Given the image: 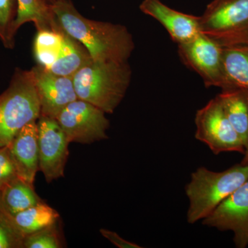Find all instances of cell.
<instances>
[{"label":"cell","instance_id":"obj_1","mask_svg":"<svg viewBox=\"0 0 248 248\" xmlns=\"http://www.w3.org/2000/svg\"><path fill=\"white\" fill-rule=\"evenodd\" d=\"M49 6L59 27L84 46L93 61L128 62L135 42L125 26L88 19L71 0H57Z\"/></svg>","mask_w":248,"mask_h":248},{"label":"cell","instance_id":"obj_2","mask_svg":"<svg viewBox=\"0 0 248 248\" xmlns=\"http://www.w3.org/2000/svg\"><path fill=\"white\" fill-rule=\"evenodd\" d=\"M132 79L128 62L93 61L73 77L78 99L112 114L126 94Z\"/></svg>","mask_w":248,"mask_h":248},{"label":"cell","instance_id":"obj_3","mask_svg":"<svg viewBox=\"0 0 248 248\" xmlns=\"http://www.w3.org/2000/svg\"><path fill=\"white\" fill-rule=\"evenodd\" d=\"M248 181V165H236L222 172L198 168L186 185L189 200L187 221L195 224L209 216L217 207Z\"/></svg>","mask_w":248,"mask_h":248},{"label":"cell","instance_id":"obj_4","mask_svg":"<svg viewBox=\"0 0 248 248\" xmlns=\"http://www.w3.org/2000/svg\"><path fill=\"white\" fill-rule=\"evenodd\" d=\"M41 115L32 70L17 68L9 87L0 94V147L9 145L27 124Z\"/></svg>","mask_w":248,"mask_h":248},{"label":"cell","instance_id":"obj_5","mask_svg":"<svg viewBox=\"0 0 248 248\" xmlns=\"http://www.w3.org/2000/svg\"><path fill=\"white\" fill-rule=\"evenodd\" d=\"M200 25L201 32L221 47L248 44V0H213Z\"/></svg>","mask_w":248,"mask_h":248},{"label":"cell","instance_id":"obj_6","mask_svg":"<svg viewBox=\"0 0 248 248\" xmlns=\"http://www.w3.org/2000/svg\"><path fill=\"white\" fill-rule=\"evenodd\" d=\"M195 125V138L207 145L214 154L228 152L244 154V143L227 118L217 96L197 110Z\"/></svg>","mask_w":248,"mask_h":248},{"label":"cell","instance_id":"obj_7","mask_svg":"<svg viewBox=\"0 0 248 248\" xmlns=\"http://www.w3.org/2000/svg\"><path fill=\"white\" fill-rule=\"evenodd\" d=\"M55 120L70 143L90 144L108 138L110 122L105 112L86 101L76 99L63 109Z\"/></svg>","mask_w":248,"mask_h":248},{"label":"cell","instance_id":"obj_8","mask_svg":"<svg viewBox=\"0 0 248 248\" xmlns=\"http://www.w3.org/2000/svg\"><path fill=\"white\" fill-rule=\"evenodd\" d=\"M178 53L183 63L202 78L206 87L223 89V47L201 32L192 40L178 45Z\"/></svg>","mask_w":248,"mask_h":248},{"label":"cell","instance_id":"obj_9","mask_svg":"<svg viewBox=\"0 0 248 248\" xmlns=\"http://www.w3.org/2000/svg\"><path fill=\"white\" fill-rule=\"evenodd\" d=\"M37 128L40 170L50 183L64 176L70 142L55 119L41 116Z\"/></svg>","mask_w":248,"mask_h":248},{"label":"cell","instance_id":"obj_10","mask_svg":"<svg viewBox=\"0 0 248 248\" xmlns=\"http://www.w3.org/2000/svg\"><path fill=\"white\" fill-rule=\"evenodd\" d=\"M202 224L218 231L232 232L236 247H248V181L202 220Z\"/></svg>","mask_w":248,"mask_h":248},{"label":"cell","instance_id":"obj_11","mask_svg":"<svg viewBox=\"0 0 248 248\" xmlns=\"http://www.w3.org/2000/svg\"><path fill=\"white\" fill-rule=\"evenodd\" d=\"M31 70L40 99V117L55 119L68 104L78 99L73 78L59 76L38 65Z\"/></svg>","mask_w":248,"mask_h":248},{"label":"cell","instance_id":"obj_12","mask_svg":"<svg viewBox=\"0 0 248 248\" xmlns=\"http://www.w3.org/2000/svg\"><path fill=\"white\" fill-rule=\"evenodd\" d=\"M140 9L158 21L177 45L188 42L201 33L200 16L171 9L161 0H143Z\"/></svg>","mask_w":248,"mask_h":248},{"label":"cell","instance_id":"obj_13","mask_svg":"<svg viewBox=\"0 0 248 248\" xmlns=\"http://www.w3.org/2000/svg\"><path fill=\"white\" fill-rule=\"evenodd\" d=\"M8 146L17 177L33 186L40 170L37 120L27 124Z\"/></svg>","mask_w":248,"mask_h":248},{"label":"cell","instance_id":"obj_14","mask_svg":"<svg viewBox=\"0 0 248 248\" xmlns=\"http://www.w3.org/2000/svg\"><path fill=\"white\" fill-rule=\"evenodd\" d=\"M223 89L248 91V44L223 47Z\"/></svg>","mask_w":248,"mask_h":248},{"label":"cell","instance_id":"obj_15","mask_svg":"<svg viewBox=\"0 0 248 248\" xmlns=\"http://www.w3.org/2000/svg\"><path fill=\"white\" fill-rule=\"evenodd\" d=\"M227 118L246 148L248 143V101L245 90H221L217 96Z\"/></svg>","mask_w":248,"mask_h":248},{"label":"cell","instance_id":"obj_16","mask_svg":"<svg viewBox=\"0 0 248 248\" xmlns=\"http://www.w3.org/2000/svg\"><path fill=\"white\" fill-rule=\"evenodd\" d=\"M93 61L84 46L64 32L61 51L48 71L59 76L73 78L77 72Z\"/></svg>","mask_w":248,"mask_h":248},{"label":"cell","instance_id":"obj_17","mask_svg":"<svg viewBox=\"0 0 248 248\" xmlns=\"http://www.w3.org/2000/svg\"><path fill=\"white\" fill-rule=\"evenodd\" d=\"M42 202L34 186L16 177L0 190V205L6 213L14 216Z\"/></svg>","mask_w":248,"mask_h":248},{"label":"cell","instance_id":"obj_18","mask_svg":"<svg viewBox=\"0 0 248 248\" xmlns=\"http://www.w3.org/2000/svg\"><path fill=\"white\" fill-rule=\"evenodd\" d=\"M18 14L16 19V31L29 22L35 24L37 31H62L55 21L48 5L42 0H17Z\"/></svg>","mask_w":248,"mask_h":248},{"label":"cell","instance_id":"obj_19","mask_svg":"<svg viewBox=\"0 0 248 248\" xmlns=\"http://www.w3.org/2000/svg\"><path fill=\"white\" fill-rule=\"evenodd\" d=\"M12 217L16 226L26 236L56 223L60 214L42 201Z\"/></svg>","mask_w":248,"mask_h":248},{"label":"cell","instance_id":"obj_20","mask_svg":"<svg viewBox=\"0 0 248 248\" xmlns=\"http://www.w3.org/2000/svg\"><path fill=\"white\" fill-rule=\"evenodd\" d=\"M64 31H38L33 42V53L38 66L48 70L61 51Z\"/></svg>","mask_w":248,"mask_h":248},{"label":"cell","instance_id":"obj_21","mask_svg":"<svg viewBox=\"0 0 248 248\" xmlns=\"http://www.w3.org/2000/svg\"><path fill=\"white\" fill-rule=\"evenodd\" d=\"M17 0H0V40L5 48L12 49L16 45Z\"/></svg>","mask_w":248,"mask_h":248},{"label":"cell","instance_id":"obj_22","mask_svg":"<svg viewBox=\"0 0 248 248\" xmlns=\"http://www.w3.org/2000/svg\"><path fill=\"white\" fill-rule=\"evenodd\" d=\"M24 238L12 216L0 206V248H24Z\"/></svg>","mask_w":248,"mask_h":248},{"label":"cell","instance_id":"obj_23","mask_svg":"<svg viewBox=\"0 0 248 248\" xmlns=\"http://www.w3.org/2000/svg\"><path fill=\"white\" fill-rule=\"evenodd\" d=\"M56 223L27 235L24 240V248H62Z\"/></svg>","mask_w":248,"mask_h":248},{"label":"cell","instance_id":"obj_24","mask_svg":"<svg viewBox=\"0 0 248 248\" xmlns=\"http://www.w3.org/2000/svg\"><path fill=\"white\" fill-rule=\"evenodd\" d=\"M17 177L9 146L0 147V190Z\"/></svg>","mask_w":248,"mask_h":248},{"label":"cell","instance_id":"obj_25","mask_svg":"<svg viewBox=\"0 0 248 248\" xmlns=\"http://www.w3.org/2000/svg\"><path fill=\"white\" fill-rule=\"evenodd\" d=\"M99 231L104 238L110 241L112 244L115 245L116 247L119 248H142L141 246H139L138 244L130 242V241L121 237L120 235L115 232L107 229H101Z\"/></svg>","mask_w":248,"mask_h":248},{"label":"cell","instance_id":"obj_26","mask_svg":"<svg viewBox=\"0 0 248 248\" xmlns=\"http://www.w3.org/2000/svg\"><path fill=\"white\" fill-rule=\"evenodd\" d=\"M246 92V95H247L248 101V91H246L245 90ZM244 157L242 161H241V165H248V143L247 146L246 148V151L244 153Z\"/></svg>","mask_w":248,"mask_h":248},{"label":"cell","instance_id":"obj_27","mask_svg":"<svg viewBox=\"0 0 248 248\" xmlns=\"http://www.w3.org/2000/svg\"><path fill=\"white\" fill-rule=\"evenodd\" d=\"M42 1H44V2L46 3L47 5H50L51 4H53V2H55V1H57V0H42Z\"/></svg>","mask_w":248,"mask_h":248},{"label":"cell","instance_id":"obj_28","mask_svg":"<svg viewBox=\"0 0 248 248\" xmlns=\"http://www.w3.org/2000/svg\"><path fill=\"white\" fill-rule=\"evenodd\" d=\"M0 206H1V205H0Z\"/></svg>","mask_w":248,"mask_h":248}]
</instances>
